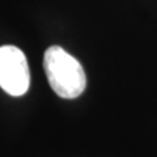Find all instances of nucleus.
<instances>
[{
	"instance_id": "f257e3e1",
	"label": "nucleus",
	"mask_w": 157,
	"mask_h": 157,
	"mask_svg": "<svg viewBox=\"0 0 157 157\" xmlns=\"http://www.w3.org/2000/svg\"><path fill=\"white\" fill-rule=\"evenodd\" d=\"M43 68L51 89L62 98H76L85 90L86 77L76 58L60 46H51L43 55Z\"/></svg>"
},
{
	"instance_id": "f03ea898",
	"label": "nucleus",
	"mask_w": 157,
	"mask_h": 157,
	"mask_svg": "<svg viewBox=\"0 0 157 157\" xmlns=\"http://www.w3.org/2000/svg\"><path fill=\"white\" fill-rule=\"evenodd\" d=\"M30 85L26 56L18 47H0V88L13 97L25 94Z\"/></svg>"
}]
</instances>
